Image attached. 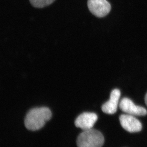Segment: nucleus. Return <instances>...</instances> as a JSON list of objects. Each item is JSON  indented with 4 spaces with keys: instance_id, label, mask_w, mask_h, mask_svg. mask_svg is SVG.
Returning a JSON list of instances; mask_svg holds the SVG:
<instances>
[{
    "instance_id": "7ed1b4c3",
    "label": "nucleus",
    "mask_w": 147,
    "mask_h": 147,
    "mask_svg": "<svg viewBox=\"0 0 147 147\" xmlns=\"http://www.w3.org/2000/svg\"><path fill=\"white\" fill-rule=\"evenodd\" d=\"M88 5L91 13L99 18L106 16L111 10L110 3L107 0H88Z\"/></svg>"
},
{
    "instance_id": "39448f33",
    "label": "nucleus",
    "mask_w": 147,
    "mask_h": 147,
    "mask_svg": "<svg viewBox=\"0 0 147 147\" xmlns=\"http://www.w3.org/2000/svg\"><path fill=\"white\" fill-rule=\"evenodd\" d=\"M119 121L122 127L130 133L140 131L142 129V123L135 116L129 114L122 115L119 117Z\"/></svg>"
},
{
    "instance_id": "f03ea898",
    "label": "nucleus",
    "mask_w": 147,
    "mask_h": 147,
    "mask_svg": "<svg viewBox=\"0 0 147 147\" xmlns=\"http://www.w3.org/2000/svg\"><path fill=\"white\" fill-rule=\"evenodd\" d=\"M104 143L102 133L94 129L84 130L76 140L78 147H101Z\"/></svg>"
},
{
    "instance_id": "20e7f679",
    "label": "nucleus",
    "mask_w": 147,
    "mask_h": 147,
    "mask_svg": "<svg viewBox=\"0 0 147 147\" xmlns=\"http://www.w3.org/2000/svg\"><path fill=\"white\" fill-rule=\"evenodd\" d=\"M119 106L120 109L127 114L134 116H143L147 114V110L144 108L135 105L129 98L122 99Z\"/></svg>"
},
{
    "instance_id": "1a4fd4ad",
    "label": "nucleus",
    "mask_w": 147,
    "mask_h": 147,
    "mask_svg": "<svg viewBox=\"0 0 147 147\" xmlns=\"http://www.w3.org/2000/svg\"><path fill=\"white\" fill-rule=\"evenodd\" d=\"M145 102L146 105L147 106V93L146 94V96H145Z\"/></svg>"
},
{
    "instance_id": "f257e3e1",
    "label": "nucleus",
    "mask_w": 147,
    "mask_h": 147,
    "mask_svg": "<svg viewBox=\"0 0 147 147\" xmlns=\"http://www.w3.org/2000/svg\"><path fill=\"white\" fill-rule=\"evenodd\" d=\"M51 117V110L48 108L33 109L29 111L26 116L24 121L26 127L29 130H39L50 119Z\"/></svg>"
},
{
    "instance_id": "0eeeda50",
    "label": "nucleus",
    "mask_w": 147,
    "mask_h": 147,
    "mask_svg": "<svg viewBox=\"0 0 147 147\" xmlns=\"http://www.w3.org/2000/svg\"><path fill=\"white\" fill-rule=\"evenodd\" d=\"M120 95L121 93L119 89H115L112 91L109 100L102 105L103 112L108 114H113L116 113L119 105Z\"/></svg>"
},
{
    "instance_id": "423d86ee",
    "label": "nucleus",
    "mask_w": 147,
    "mask_h": 147,
    "mask_svg": "<svg viewBox=\"0 0 147 147\" xmlns=\"http://www.w3.org/2000/svg\"><path fill=\"white\" fill-rule=\"evenodd\" d=\"M96 114L91 112H85L80 115L75 120V126L82 130H88L93 128L98 120Z\"/></svg>"
},
{
    "instance_id": "6e6552de",
    "label": "nucleus",
    "mask_w": 147,
    "mask_h": 147,
    "mask_svg": "<svg viewBox=\"0 0 147 147\" xmlns=\"http://www.w3.org/2000/svg\"><path fill=\"white\" fill-rule=\"evenodd\" d=\"M55 0H30L32 5L37 8H42L49 5Z\"/></svg>"
}]
</instances>
